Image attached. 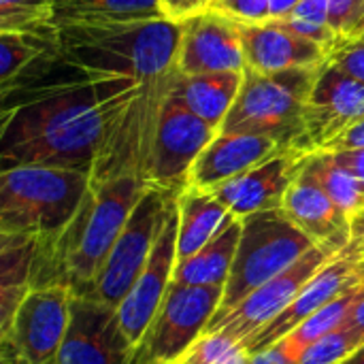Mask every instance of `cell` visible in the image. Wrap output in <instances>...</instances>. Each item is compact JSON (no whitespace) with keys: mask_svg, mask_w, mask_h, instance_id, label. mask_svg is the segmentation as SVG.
<instances>
[{"mask_svg":"<svg viewBox=\"0 0 364 364\" xmlns=\"http://www.w3.org/2000/svg\"><path fill=\"white\" fill-rule=\"evenodd\" d=\"M222 296V286L198 288L173 282L128 364H171L181 358L205 335Z\"/></svg>","mask_w":364,"mask_h":364,"instance_id":"cell-8","label":"cell"},{"mask_svg":"<svg viewBox=\"0 0 364 364\" xmlns=\"http://www.w3.org/2000/svg\"><path fill=\"white\" fill-rule=\"evenodd\" d=\"M352 247L360 254L364 258V237H360V239H356V241H352Z\"/></svg>","mask_w":364,"mask_h":364,"instance_id":"cell-44","label":"cell"},{"mask_svg":"<svg viewBox=\"0 0 364 364\" xmlns=\"http://www.w3.org/2000/svg\"><path fill=\"white\" fill-rule=\"evenodd\" d=\"M177 209V262L192 258L235 220L228 207L213 192L190 186L179 194Z\"/></svg>","mask_w":364,"mask_h":364,"instance_id":"cell-22","label":"cell"},{"mask_svg":"<svg viewBox=\"0 0 364 364\" xmlns=\"http://www.w3.org/2000/svg\"><path fill=\"white\" fill-rule=\"evenodd\" d=\"M307 168L314 173V177L322 183L326 194L333 198V203L350 218L354 220L358 213L364 211V183L354 177L346 166H341L333 154L328 151H314L305 160Z\"/></svg>","mask_w":364,"mask_h":364,"instance_id":"cell-28","label":"cell"},{"mask_svg":"<svg viewBox=\"0 0 364 364\" xmlns=\"http://www.w3.org/2000/svg\"><path fill=\"white\" fill-rule=\"evenodd\" d=\"M335 156V160L346 166L354 177H358L364 183V147L360 149H343V151H328Z\"/></svg>","mask_w":364,"mask_h":364,"instance_id":"cell-38","label":"cell"},{"mask_svg":"<svg viewBox=\"0 0 364 364\" xmlns=\"http://www.w3.org/2000/svg\"><path fill=\"white\" fill-rule=\"evenodd\" d=\"M335 256L337 252H333L331 247L316 245L282 275L273 277L271 282L262 284L252 294H247L226 316L213 318L205 335H222L235 343H243L247 337H252L271 320H275L296 299L301 288Z\"/></svg>","mask_w":364,"mask_h":364,"instance_id":"cell-11","label":"cell"},{"mask_svg":"<svg viewBox=\"0 0 364 364\" xmlns=\"http://www.w3.org/2000/svg\"><path fill=\"white\" fill-rule=\"evenodd\" d=\"M241 239V220L235 218L213 241H209L200 252H196L192 258L177 262L173 282L181 286H226L232 262L237 256Z\"/></svg>","mask_w":364,"mask_h":364,"instance_id":"cell-24","label":"cell"},{"mask_svg":"<svg viewBox=\"0 0 364 364\" xmlns=\"http://www.w3.org/2000/svg\"><path fill=\"white\" fill-rule=\"evenodd\" d=\"M250 358L241 343L222 335H203L181 358L171 364H245Z\"/></svg>","mask_w":364,"mask_h":364,"instance_id":"cell-32","label":"cell"},{"mask_svg":"<svg viewBox=\"0 0 364 364\" xmlns=\"http://www.w3.org/2000/svg\"><path fill=\"white\" fill-rule=\"evenodd\" d=\"M53 0H0V32L53 34Z\"/></svg>","mask_w":364,"mask_h":364,"instance_id":"cell-29","label":"cell"},{"mask_svg":"<svg viewBox=\"0 0 364 364\" xmlns=\"http://www.w3.org/2000/svg\"><path fill=\"white\" fill-rule=\"evenodd\" d=\"M358 286H364V258L350 245L348 250L337 254L326 267H322L275 320H271L264 328L247 337L241 346L247 350L250 356L273 348L284 337H288L301 322H305L316 311Z\"/></svg>","mask_w":364,"mask_h":364,"instance_id":"cell-12","label":"cell"},{"mask_svg":"<svg viewBox=\"0 0 364 364\" xmlns=\"http://www.w3.org/2000/svg\"><path fill=\"white\" fill-rule=\"evenodd\" d=\"M177 198L168 211L166 224L154 245V252L143 273L139 275L136 284L130 288V292L117 307L122 328L134 346L139 343V339L145 335L147 326L156 318L173 284V275L177 267V228H179Z\"/></svg>","mask_w":364,"mask_h":364,"instance_id":"cell-16","label":"cell"},{"mask_svg":"<svg viewBox=\"0 0 364 364\" xmlns=\"http://www.w3.org/2000/svg\"><path fill=\"white\" fill-rule=\"evenodd\" d=\"M181 21H107L58 28V53L81 77H132L151 94L168 98L179 75Z\"/></svg>","mask_w":364,"mask_h":364,"instance_id":"cell-2","label":"cell"},{"mask_svg":"<svg viewBox=\"0 0 364 364\" xmlns=\"http://www.w3.org/2000/svg\"><path fill=\"white\" fill-rule=\"evenodd\" d=\"M337 43L356 41L364 26V0H324Z\"/></svg>","mask_w":364,"mask_h":364,"instance_id":"cell-33","label":"cell"},{"mask_svg":"<svg viewBox=\"0 0 364 364\" xmlns=\"http://www.w3.org/2000/svg\"><path fill=\"white\" fill-rule=\"evenodd\" d=\"M58 30L53 34L0 32V83L2 94H9L19 77L38 62L55 60Z\"/></svg>","mask_w":364,"mask_h":364,"instance_id":"cell-26","label":"cell"},{"mask_svg":"<svg viewBox=\"0 0 364 364\" xmlns=\"http://www.w3.org/2000/svg\"><path fill=\"white\" fill-rule=\"evenodd\" d=\"M309 154L286 149L271 160L258 164L252 171L241 173L235 179L224 181L211 190L235 218H245L252 213L275 211L284 207V198L305 164Z\"/></svg>","mask_w":364,"mask_h":364,"instance_id":"cell-17","label":"cell"},{"mask_svg":"<svg viewBox=\"0 0 364 364\" xmlns=\"http://www.w3.org/2000/svg\"><path fill=\"white\" fill-rule=\"evenodd\" d=\"M318 243L305 235L282 209L241 218V239L230 277L224 286L220 309L213 318L226 316L247 294L282 275Z\"/></svg>","mask_w":364,"mask_h":364,"instance_id":"cell-6","label":"cell"},{"mask_svg":"<svg viewBox=\"0 0 364 364\" xmlns=\"http://www.w3.org/2000/svg\"><path fill=\"white\" fill-rule=\"evenodd\" d=\"M247 68L273 75L292 68L320 66L326 62V49L301 36L279 19L258 26H243Z\"/></svg>","mask_w":364,"mask_h":364,"instance_id":"cell-20","label":"cell"},{"mask_svg":"<svg viewBox=\"0 0 364 364\" xmlns=\"http://www.w3.org/2000/svg\"><path fill=\"white\" fill-rule=\"evenodd\" d=\"M38 254V239L23 235H0V328L6 326L34 290L32 275Z\"/></svg>","mask_w":364,"mask_h":364,"instance_id":"cell-23","label":"cell"},{"mask_svg":"<svg viewBox=\"0 0 364 364\" xmlns=\"http://www.w3.org/2000/svg\"><path fill=\"white\" fill-rule=\"evenodd\" d=\"M286 149L288 147L279 145L271 136L247 132H220L198 156L196 164L190 171L188 186L211 192L224 181L256 168L258 164L271 160L273 156Z\"/></svg>","mask_w":364,"mask_h":364,"instance_id":"cell-19","label":"cell"},{"mask_svg":"<svg viewBox=\"0 0 364 364\" xmlns=\"http://www.w3.org/2000/svg\"><path fill=\"white\" fill-rule=\"evenodd\" d=\"M282 211L318 245L331 247L337 254L352 245V220L333 203L307 164L294 177Z\"/></svg>","mask_w":364,"mask_h":364,"instance_id":"cell-18","label":"cell"},{"mask_svg":"<svg viewBox=\"0 0 364 364\" xmlns=\"http://www.w3.org/2000/svg\"><path fill=\"white\" fill-rule=\"evenodd\" d=\"M160 4L164 6V13H166L168 19L183 21L190 15L207 9L209 6V0H160Z\"/></svg>","mask_w":364,"mask_h":364,"instance_id":"cell-36","label":"cell"},{"mask_svg":"<svg viewBox=\"0 0 364 364\" xmlns=\"http://www.w3.org/2000/svg\"><path fill=\"white\" fill-rule=\"evenodd\" d=\"M92 175L75 168L21 164L0 173V235L58 239L77 215Z\"/></svg>","mask_w":364,"mask_h":364,"instance_id":"cell-4","label":"cell"},{"mask_svg":"<svg viewBox=\"0 0 364 364\" xmlns=\"http://www.w3.org/2000/svg\"><path fill=\"white\" fill-rule=\"evenodd\" d=\"M360 348H364L363 337L350 328H341L309 346L296 364H343Z\"/></svg>","mask_w":364,"mask_h":364,"instance_id":"cell-31","label":"cell"},{"mask_svg":"<svg viewBox=\"0 0 364 364\" xmlns=\"http://www.w3.org/2000/svg\"><path fill=\"white\" fill-rule=\"evenodd\" d=\"M243 26L213 9H203L181 21L177 55L179 75L245 70Z\"/></svg>","mask_w":364,"mask_h":364,"instance_id":"cell-15","label":"cell"},{"mask_svg":"<svg viewBox=\"0 0 364 364\" xmlns=\"http://www.w3.org/2000/svg\"><path fill=\"white\" fill-rule=\"evenodd\" d=\"M364 117V83L324 62L303 113L301 151H324Z\"/></svg>","mask_w":364,"mask_h":364,"instance_id":"cell-13","label":"cell"},{"mask_svg":"<svg viewBox=\"0 0 364 364\" xmlns=\"http://www.w3.org/2000/svg\"><path fill=\"white\" fill-rule=\"evenodd\" d=\"M179 194L181 192H171L154 186L143 194L119 239L109 252L105 264L100 267L94 284L83 296L102 301L111 307H119V303L126 299V294L143 273L154 245L166 224L168 211Z\"/></svg>","mask_w":364,"mask_h":364,"instance_id":"cell-7","label":"cell"},{"mask_svg":"<svg viewBox=\"0 0 364 364\" xmlns=\"http://www.w3.org/2000/svg\"><path fill=\"white\" fill-rule=\"evenodd\" d=\"M149 188L136 175L92 181L64 232L49 243H38L32 286H64L75 296H83Z\"/></svg>","mask_w":364,"mask_h":364,"instance_id":"cell-3","label":"cell"},{"mask_svg":"<svg viewBox=\"0 0 364 364\" xmlns=\"http://www.w3.org/2000/svg\"><path fill=\"white\" fill-rule=\"evenodd\" d=\"M364 147V117L354 126H350L335 143H331L324 151H343V149H360Z\"/></svg>","mask_w":364,"mask_h":364,"instance_id":"cell-37","label":"cell"},{"mask_svg":"<svg viewBox=\"0 0 364 364\" xmlns=\"http://www.w3.org/2000/svg\"><path fill=\"white\" fill-rule=\"evenodd\" d=\"M134 343L122 328L117 307L102 301L70 299V322L55 364H128Z\"/></svg>","mask_w":364,"mask_h":364,"instance_id":"cell-14","label":"cell"},{"mask_svg":"<svg viewBox=\"0 0 364 364\" xmlns=\"http://www.w3.org/2000/svg\"><path fill=\"white\" fill-rule=\"evenodd\" d=\"M245 81V70L177 75L171 96L222 132Z\"/></svg>","mask_w":364,"mask_h":364,"instance_id":"cell-21","label":"cell"},{"mask_svg":"<svg viewBox=\"0 0 364 364\" xmlns=\"http://www.w3.org/2000/svg\"><path fill=\"white\" fill-rule=\"evenodd\" d=\"M301 0H271V17L273 19H284Z\"/></svg>","mask_w":364,"mask_h":364,"instance_id":"cell-41","label":"cell"},{"mask_svg":"<svg viewBox=\"0 0 364 364\" xmlns=\"http://www.w3.org/2000/svg\"><path fill=\"white\" fill-rule=\"evenodd\" d=\"M343 364H364V348H360L352 358H348Z\"/></svg>","mask_w":364,"mask_h":364,"instance_id":"cell-43","label":"cell"},{"mask_svg":"<svg viewBox=\"0 0 364 364\" xmlns=\"http://www.w3.org/2000/svg\"><path fill=\"white\" fill-rule=\"evenodd\" d=\"M364 286H358L350 292H346L343 296L335 299L333 303H328L326 307H322L320 311H316L311 318H307L305 322H301L288 337L282 339L284 348L288 350V354L294 358V363L301 358V354L314 346L316 341L324 339L331 333H337L346 326L350 311L354 309V305L363 299Z\"/></svg>","mask_w":364,"mask_h":364,"instance_id":"cell-27","label":"cell"},{"mask_svg":"<svg viewBox=\"0 0 364 364\" xmlns=\"http://www.w3.org/2000/svg\"><path fill=\"white\" fill-rule=\"evenodd\" d=\"M288 28L299 32L301 36L318 43L320 47L326 49V53L337 45V36L331 28L328 21V11L324 0H301L284 19Z\"/></svg>","mask_w":364,"mask_h":364,"instance_id":"cell-30","label":"cell"},{"mask_svg":"<svg viewBox=\"0 0 364 364\" xmlns=\"http://www.w3.org/2000/svg\"><path fill=\"white\" fill-rule=\"evenodd\" d=\"M326 62L364 83V41L360 38L337 43L326 53Z\"/></svg>","mask_w":364,"mask_h":364,"instance_id":"cell-35","label":"cell"},{"mask_svg":"<svg viewBox=\"0 0 364 364\" xmlns=\"http://www.w3.org/2000/svg\"><path fill=\"white\" fill-rule=\"evenodd\" d=\"M360 41H364V26H363V30H360V36H358Z\"/></svg>","mask_w":364,"mask_h":364,"instance_id":"cell-45","label":"cell"},{"mask_svg":"<svg viewBox=\"0 0 364 364\" xmlns=\"http://www.w3.org/2000/svg\"><path fill=\"white\" fill-rule=\"evenodd\" d=\"M241 26L271 21V0H209V6Z\"/></svg>","mask_w":364,"mask_h":364,"instance_id":"cell-34","label":"cell"},{"mask_svg":"<svg viewBox=\"0 0 364 364\" xmlns=\"http://www.w3.org/2000/svg\"><path fill=\"white\" fill-rule=\"evenodd\" d=\"M145 96L160 115L171 98L151 94L132 77H81L43 87L30 100L6 105L0 130L2 171L43 164L92 175L119 124Z\"/></svg>","mask_w":364,"mask_h":364,"instance_id":"cell-1","label":"cell"},{"mask_svg":"<svg viewBox=\"0 0 364 364\" xmlns=\"http://www.w3.org/2000/svg\"><path fill=\"white\" fill-rule=\"evenodd\" d=\"M320 66L292 68L273 75L245 68L243 87L222 132L262 134L288 149L301 151L303 113Z\"/></svg>","mask_w":364,"mask_h":364,"instance_id":"cell-5","label":"cell"},{"mask_svg":"<svg viewBox=\"0 0 364 364\" xmlns=\"http://www.w3.org/2000/svg\"><path fill=\"white\" fill-rule=\"evenodd\" d=\"M245 364H296L294 358L288 354V350L284 348V343H275L273 348L264 350V352H258V354H252L247 358Z\"/></svg>","mask_w":364,"mask_h":364,"instance_id":"cell-39","label":"cell"},{"mask_svg":"<svg viewBox=\"0 0 364 364\" xmlns=\"http://www.w3.org/2000/svg\"><path fill=\"white\" fill-rule=\"evenodd\" d=\"M360 237H364V211L352 220V241H356Z\"/></svg>","mask_w":364,"mask_h":364,"instance_id":"cell-42","label":"cell"},{"mask_svg":"<svg viewBox=\"0 0 364 364\" xmlns=\"http://www.w3.org/2000/svg\"><path fill=\"white\" fill-rule=\"evenodd\" d=\"M343 328H350V331L358 333L364 339V294L363 299L354 305V309L350 311V318H348Z\"/></svg>","mask_w":364,"mask_h":364,"instance_id":"cell-40","label":"cell"},{"mask_svg":"<svg viewBox=\"0 0 364 364\" xmlns=\"http://www.w3.org/2000/svg\"><path fill=\"white\" fill-rule=\"evenodd\" d=\"M73 292L64 286L34 288L0 328L2 364H55L70 322Z\"/></svg>","mask_w":364,"mask_h":364,"instance_id":"cell-9","label":"cell"},{"mask_svg":"<svg viewBox=\"0 0 364 364\" xmlns=\"http://www.w3.org/2000/svg\"><path fill=\"white\" fill-rule=\"evenodd\" d=\"M55 26L168 19L160 0H53Z\"/></svg>","mask_w":364,"mask_h":364,"instance_id":"cell-25","label":"cell"},{"mask_svg":"<svg viewBox=\"0 0 364 364\" xmlns=\"http://www.w3.org/2000/svg\"><path fill=\"white\" fill-rule=\"evenodd\" d=\"M218 134V128L194 115L171 96L160 113L145 168V181L154 188L183 192L188 188L192 166Z\"/></svg>","mask_w":364,"mask_h":364,"instance_id":"cell-10","label":"cell"}]
</instances>
